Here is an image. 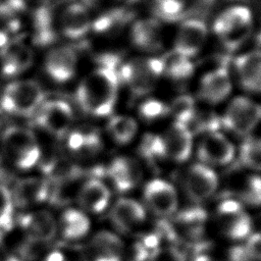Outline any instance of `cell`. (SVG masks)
Returning <instances> with one entry per match:
<instances>
[{
  "mask_svg": "<svg viewBox=\"0 0 261 261\" xmlns=\"http://www.w3.org/2000/svg\"><path fill=\"white\" fill-rule=\"evenodd\" d=\"M240 158L245 166L254 170H261V139H247L241 146Z\"/></svg>",
  "mask_w": 261,
  "mask_h": 261,
  "instance_id": "cell-34",
  "label": "cell"
},
{
  "mask_svg": "<svg viewBox=\"0 0 261 261\" xmlns=\"http://www.w3.org/2000/svg\"><path fill=\"white\" fill-rule=\"evenodd\" d=\"M18 222L32 242H49L57 232V223L53 215L45 210L25 213L18 218Z\"/></svg>",
  "mask_w": 261,
  "mask_h": 261,
  "instance_id": "cell-14",
  "label": "cell"
},
{
  "mask_svg": "<svg viewBox=\"0 0 261 261\" xmlns=\"http://www.w3.org/2000/svg\"><path fill=\"white\" fill-rule=\"evenodd\" d=\"M8 37L5 32L0 31V48L3 49L7 44H8Z\"/></svg>",
  "mask_w": 261,
  "mask_h": 261,
  "instance_id": "cell-46",
  "label": "cell"
},
{
  "mask_svg": "<svg viewBox=\"0 0 261 261\" xmlns=\"http://www.w3.org/2000/svg\"><path fill=\"white\" fill-rule=\"evenodd\" d=\"M134 17V12L127 8H114L100 15L92 24L98 34L112 35L118 33Z\"/></svg>",
  "mask_w": 261,
  "mask_h": 261,
  "instance_id": "cell-27",
  "label": "cell"
},
{
  "mask_svg": "<svg viewBox=\"0 0 261 261\" xmlns=\"http://www.w3.org/2000/svg\"><path fill=\"white\" fill-rule=\"evenodd\" d=\"M137 122L127 115H115L108 122V132L112 139L118 144L130 142L137 133Z\"/></svg>",
  "mask_w": 261,
  "mask_h": 261,
  "instance_id": "cell-32",
  "label": "cell"
},
{
  "mask_svg": "<svg viewBox=\"0 0 261 261\" xmlns=\"http://www.w3.org/2000/svg\"><path fill=\"white\" fill-rule=\"evenodd\" d=\"M100 139L96 130H73L68 133L66 145L75 154H92L100 148Z\"/></svg>",
  "mask_w": 261,
  "mask_h": 261,
  "instance_id": "cell-31",
  "label": "cell"
},
{
  "mask_svg": "<svg viewBox=\"0 0 261 261\" xmlns=\"http://www.w3.org/2000/svg\"><path fill=\"white\" fill-rule=\"evenodd\" d=\"M133 45L143 51L155 52L162 47L161 24L155 17L142 18L136 21L130 29Z\"/></svg>",
  "mask_w": 261,
  "mask_h": 261,
  "instance_id": "cell-20",
  "label": "cell"
},
{
  "mask_svg": "<svg viewBox=\"0 0 261 261\" xmlns=\"http://www.w3.org/2000/svg\"><path fill=\"white\" fill-rule=\"evenodd\" d=\"M239 197L246 204L251 206L261 205V176L250 175L241 186Z\"/></svg>",
  "mask_w": 261,
  "mask_h": 261,
  "instance_id": "cell-36",
  "label": "cell"
},
{
  "mask_svg": "<svg viewBox=\"0 0 261 261\" xmlns=\"http://www.w3.org/2000/svg\"><path fill=\"white\" fill-rule=\"evenodd\" d=\"M153 261H186L184 255L174 247H166L154 252Z\"/></svg>",
  "mask_w": 261,
  "mask_h": 261,
  "instance_id": "cell-41",
  "label": "cell"
},
{
  "mask_svg": "<svg viewBox=\"0 0 261 261\" xmlns=\"http://www.w3.org/2000/svg\"><path fill=\"white\" fill-rule=\"evenodd\" d=\"M2 72L4 75H16L28 69L33 62L32 50L19 41L9 42L2 49Z\"/></svg>",
  "mask_w": 261,
  "mask_h": 261,
  "instance_id": "cell-24",
  "label": "cell"
},
{
  "mask_svg": "<svg viewBox=\"0 0 261 261\" xmlns=\"http://www.w3.org/2000/svg\"><path fill=\"white\" fill-rule=\"evenodd\" d=\"M50 185L47 179L27 177L18 180L11 194L13 204L18 207H29L49 199Z\"/></svg>",
  "mask_w": 261,
  "mask_h": 261,
  "instance_id": "cell-19",
  "label": "cell"
},
{
  "mask_svg": "<svg viewBox=\"0 0 261 261\" xmlns=\"http://www.w3.org/2000/svg\"><path fill=\"white\" fill-rule=\"evenodd\" d=\"M4 156L19 169L34 167L41 157V150L35 135L21 126H9L1 136Z\"/></svg>",
  "mask_w": 261,
  "mask_h": 261,
  "instance_id": "cell-4",
  "label": "cell"
},
{
  "mask_svg": "<svg viewBox=\"0 0 261 261\" xmlns=\"http://www.w3.org/2000/svg\"><path fill=\"white\" fill-rule=\"evenodd\" d=\"M25 8L23 0H5L0 4V17L15 20V16Z\"/></svg>",
  "mask_w": 261,
  "mask_h": 261,
  "instance_id": "cell-40",
  "label": "cell"
},
{
  "mask_svg": "<svg viewBox=\"0 0 261 261\" xmlns=\"http://www.w3.org/2000/svg\"><path fill=\"white\" fill-rule=\"evenodd\" d=\"M72 117V109L67 102L50 100L40 106L36 121L51 135L62 138L68 133Z\"/></svg>",
  "mask_w": 261,
  "mask_h": 261,
  "instance_id": "cell-7",
  "label": "cell"
},
{
  "mask_svg": "<svg viewBox=\"0 0 261 261\" xmlns=\"http://www.w3.org/2000/svg\"><path fill=\"white\" fill-rule=\"evenodd\" d=\"M144 198L149 208L160 216L170 215L177 208L175 189L163 179L150 180L145 187Z\"/></svg>",
  "mask_w": 261,
  "mask_h": 261,
  "instance_id": "cell-11",
  "label": "cell"
},
{
  "mask_svg": "<svg viewBox=\"0 0 261 261\" xmlns=\"http://www.w3.org/2000/svg\"><path fill=\"white\" fill-rule=\"evenodd\" d=\"M124 246L120 239L109 232L96 233L87 246L86 261H121Z\"/></svg>",
  "mask_w": 261,
  "mask_h": 261,
  "instance_id": "cell-16",
  "label": "cell"
},
{
  "mask_svg": "<svg viewBox=\"0 0 261 261\" xmlns=\"http://www.w3.org/2000/svg\"><path fill=\"white\" fill-rule=\"evenodd\" d=\"M44 261H67V259L65 258V256H64L62 253L55 251V252L50 253V254L45 258Z\"/></svg>",
  "mask_w": 261,
  "mask_h": 261,
  "instance_id": "cell-45",
  "label": "cell"
},
{
  "mask_svg": "<svg viewBox=\"0 0 261 261\" xmlns=\"http://www.w3.org/2000/svg\"><path fill=\"white\" fill-rule=\"evenodd\" d=\"M76 61V53L71 47H57L48 53L45 69L53 81L65 83L74 75Z\"/></svg>",
  "mask_w": 261,
  "mask_h": 261,
  "instance_id": "cell-18",
  "label": "cell"
},
{
  "mask_svg": "<svg viewBox=\"0 0 261 261\" xmlns=\"http://www.w3.org/2000/svg\"><path fill=\"white\" fill-rule=\"evenodd\" d=\"M123 255H125L126 261H145L149 255V251L142 243L138 242L129 246L126 251L123 250Z\"/></svg>",
  "mask_w": 261,
  "mask_h": 261,
  "instance_id": "cell-42",
  "label": "cell"
},
{
  "mask_svg": "<svg viewBox=\"0 0 261 261\" xmlns=\"http://www.w3.org/2000/svg\"><path fill=\"white\" fill-rule=\"evenodd\" d=\"M151 10L157 19L174 21L185 16L184 0H150Z\"/></svg>",
  "mask_w": 261,
  "mask_h": 261,
  "instance_id": "cell-33",
  "label": "cell"
},
{
  "mask_svg": "<svg viewBox=\"0 0 261 261\" xmlns=\"http://www.w3.org/2000/svg\"><path fill=\"white\" fill-rule=\"evenodd\" d=\"M234 67L242 88L248 92L261 94V49L237 57Z\"/></svg>",
  "mask_w": 261,
  "mask_h": 261,
  "instance_id": "cell-17",
  "label": "cell"
},
{
  "mask_svg": "<svg viewBox=\"0 0 261 261\" xmlns=\"http://www.w3.org/2000/svg\"><path fill=\"white\" fill-rule=\"evenodd\" d=\"M118 68L119 66L114 64L99 63L98 67L80 84L76 100L84 112L97 117L112 113L120 84Z\"/></svg>",
  "mask_w": 261,
  "mask_h": 261,
  "instance_id": "cell-1",
  "label": "cell"
},
{
  "mask_svg": "<svg viewBox=\"0 0 261 261\" xmlns=\"http://www.w3.org/2000/svg\"><path fill=\"white\" fill-rule=\"evenodd\" d=\"M127 3H136V2H138V1H140V0H125Z\"/></svg>",
  "mask_w": 261,
  "mask_h": 261,
  "instance_id": "cell-49",
  "label": "cell"
},
{
  "mask_svg": "<svg viewBox=\"0 0 261 261\" xmlns=\"http://www.w3.org/2000/svg\"><path fill=\"white\" fill-rule=\"evenodd\" d=\"M110 217L116 227L129 230L145 220L146 213L141 204L132 199L122 198L115 202Z\"/></svg>",
  "mask_w": 261,
  "mask_h": 261,
  "instance_id": "cell-25",
  "label": "cell"
},
{
  "mask_svg": "<svg viewBox=\"0 0 261 261\" xmlns=\"http://www.w3.org/2000/svg\"><path fill=\"white\" fill-rule=\"evenodd\" d=\"M166 156L177 162L186 161L192 151V134L188 127L175 121L162 138Z\"/></svg>",
  "mask_w": 261,
  "mask_h": 261,
  "instance_id": "cell-22",
  "label": "cell"
},
{
  "mask_svg": "<svg viewBox=\"0 0 261 261\" xmlns=\"http://www.w3.org/2000/svg\"><path fill=\"white\" fill-rule=\"evenodd\" d=\"M54 8L44 5L35 14V41L39 45H47L56 39Z\"/></svg>",
  "mask_w": 261,
  "mask_h": 261,
  "instance_id": "cell-30",
  "label": "cell"
},
{
  "mask_svg": "<svg viewBox=\"0 0 261 261\" xmlns=\"http://www.w3.org/2000/svg\"><path fill=\"white\" fill-rule=\"evenodd\" d=\"M252 28V13L243 5L226 8L213 22L214 33L228 52L237 50L250 38Z\"/></svg>",
  "mask_w": 261,
  "mask_h": 261,
  "instance_id": "cell-2",
  "label": "cell"
},
{
  "mask_svg": "<svg viewBox=\"0 0 261 261\" xmlns=\"http://www.w3.org/2000/svg\"><path fill=\"white\" fill-rule=\"evenodd\" d=\"M260 119L261 106L247 97L238 96L229 102L221 124L238 135H246L255 128Z\"/></svg>",
  "mask_w": 261,
  "mask_h": 261,
  "instance_id": "cell-6",
  "label": "cell"
},
{
  "mask_svg": "<svg viewBox=\"0 0 261 261\" xmlns=\"http://www.w3.org/2000/svg\"><path fill=\"white\" fill-rule=\"evenodd\" d=\"M208 35L206 22L197 17L185 18L176 33L173 50L187 58L196 56Z\"/></svg>",
  "mask_w": 261,
  "mask_h": 261,
  "instance_id": "cell-8",
  "label": "cell"
},
{
  "mask_svg": "<svg viewBox=\"0 0 261 261\" xmlns=\"http://www.w3.org/2000/svg\"><path fill=\"white\" fill-rule=\"evenodd\" d=\"M169 113L175 118V121L186 124L194 116L196 110L195 100L190 95H179L168 106Z\"/></svg>",
  "mask_w": 261,
  "mask_h": 261,
  "instance_id": "cell-35",
  "label": "cell"
},
{
  "mask_svg": "<svg viewBox=\"0 0 261 261\" xmlns=\"http://www.w3.org/2000/svg\"><path fill=\"white\" fill-rule=\"evenodd\" d=\"M45 93L40 85L31 80L9 84L0 99L1 108L10 114L31 116L43 104Z\"/></svg>",
  "mask_w": 261,
  "mask_h": 261,
  "instance_id": "cell-5",
  "label": "cell"
},
{
  "mask_svg": "<svg viewBox=\"0 0 261 261\" xmlns=\"http://www.w3.org/2000/svg\"><path fill=\"white\" fill-rule=\"evenodd\" d=\"M140 115L146 120H155L169 113L168 105L158 99H146L139 106Z\"/></svg>",
  "mask_w": 261,
  "mask_h": 261,
  "instance_id": "cell-38",
  "label": "cell"
},
{
  "mask_svg": "<svg viewBox=\"0 0 261 261\" xmlns=\"http://www.w3.org/2000/svg\"><path fill=\"white\" fill-rule=\"evenodd\" d=\"M217 215L224 234L229 239L240 240L249 236L252 222L238 201L228 199L221 202L218 205Z\"/></svg>",
  "mask_w": 261,
  "mask_h": 261,
  "instance_id": "cell-9",
  "label": "cell"
},
{
  "mask_svg": "<svg viewBox=\"0 0 261 261\" xmlns=\"http://www.w3.org/2000/svg\"><path fill=\"white\" fill-rule=\"evenodd\" d=\"M141 152L145 157L149 159H161L166 157L162 138L154 135H147L144 137L141 146Z\"/></svg>",
  "mask_w": 261,
  "mask_h": 261,
  "instance_id": "cell-39",
  "label": "cell"
},
{
  "mask_svg": "<svg viewBox=\"0 0 261 261\" xmlns=\"http://www.w3.org/2000/svg\"><path fill=\"white\" fill-rule=\"evenodd\" d=\"M217 182V176L210 167L196 163L188 170L186 190L193 201L203 202L215 192Z\"/></svg>",
  "mask_w": 261,
  "mask_h": 261,
  "instance_id": "cell-12",
  "label": "cell"
},
{
  "mask_svg": "<svg viewBox=\"0 0 261 261\" xmlns=\"http://www.w3.org/2000/svg\"><path fill=\"white\" fill-rule=\"evenodd\" d=\"M109 200L110 192L108 188L96 178L86 181L77 193L80 205L92 213L102 212L107 207Z\"/></svg>",
  "mask_w": 261,
  "mask_h": 261,
  "instance_id": "cell-26",
  "label": "cell"
},
{
  "mask_svg": "<svg viewBox=\"0 0 261 261\" xmlns=\"http://www.w3.org/2000/svg\"><path fill=\"white\" fill-rule=\"evenodd\" d=\"M254 2L257 5V7L259 8V10H261V0H254Z\"/></svg>",
  "mask_w": 261,
  "mask_h": 261,
  "instance_id": "cell-48",
  "label": "cell"
},
{
  "mask_svg": "<svg viewBox=\"0 0 261 261\" xmlns=\"http://www.w3.org/2000/svg\"><path fill=\"white\" fill-rule=\"evenodd\" d=\"M13 205L11 193L0 184V232L9 230L13 224Z\"/></svg>",
  "mask_w": 261,
  "mask_h": 261,
  "instance_id": "cell-37",
  "label": "cell"
},
{
  "mask_svg": "<svg viewBox=\"0 0 261 261\" xmlns=\"http://www.w3.org/2000/svg\"><path fill=\"white\" fill-rule=\"evenodd\" d=\"M90 229L88 216L80 210L67 209L60 218V230L67 240H77L87 234Z\"/></svg>",
  "mask_w": 261,
  "mask_h": 261,
  "instance_id": "cell-29",
  "label": "cell"
},
{
  "mask_svg": "<svg viewBox=\"0 0 261 261\" xmlns=\"http://www.w3.org/2000/svg\"><path fill=\"white\" fill-rule=\"evenodd\" d=\"M244 249L251 255L261 259V233L251 234L246 243Z\"/></svg>",
  "mask_w": 261,
  "mask_h": 261,
  "instance_id": "cell-43",
  "label": "cell"
},
{
  "mask_svg": "<svg viewBox=\"0 0 261 261\" xmlns=\"http://www.w3.org/2000/svg\"><path fill=\"white\" fill-rule=\"evenodd\" d=\"M234 155L232 144L220 133L213 132L204 136L198 147L199 158L212 165H225Z\"/></svg>",
  "mask_w": 261,
  "mask_h": 261,
  "instance_id": "cell-13",
  "label": "cell"
},
{
  "mask_svg": "<svg viewBox=\"0 0 261 261\" xmlns=\"http://www.w3.org/2000/svg\"><path fill=\"white\" fill-rule=\"evenodd\" d=\"M230 261H261L260 258H257L249 254L244 247H234L229 252Z\"/></svg>",
  "mask_w": 261,
  "mask_h": 261,
  "instance_id": "cell-44",
  "label": "cell"
},
{
  "mask_svg": "<svg viewBox=\"0 0 261 261\" xmlns=\"http://www.w3.org/2000/svg\"><path fill=\"white\" fill-rule=\"evenodd\" d=\"M206 213L201 208H190L179 212L172 223L165 226L171 238L195 241L201 237L204 229Z\"/></svg>",
  "mask_w": 261,
  "mask_h": 261,
  "instance_id": "cell-15",
  "label": "cell"
},
{
  "mask_svg": "<svg viewBox=\"0 0 261 261\" xmlns=\"http://www.w3.org/2000/svg\"><path fill=\"white\" fill-rule=\"evenodd\" d=\"M108 175L117 191L125 192L138 185L142 176V171L135 159L118 157L109 165Z\"/></svg>",
  "mask_w": 261,
  "mask_h": 261,
  "instance_id": "cell-21",
  "label": "cell"
},
{
  "mask_svg": "<svg viewBox=\"0 0 261 261\" xmlns=\"http://www.w3.org/2000/svg\"><path fill=\"white\" fill-rule=\"evenodd\" d=\"M231 91V80L228 65L214 67L206 72L199 85V97L210 103L217 104L223 101Z\"/></svg>",
  "mask_w": 261,
  "mask_h": 261,
  "instance_id": "cell-10",
  "label": "cell"
},
{
  "mask_svg": "<svg viewBox=\"0 0 261 261\" xmlns=\"http://www.w3.org/2000/svg\"><path fill=\"white\" fill-rule=\"evenodd\" d=\"M117 73L119 83L126 85L135 97H143L163 74V64L161 57H136L121 63Z\"/></svg>",
  "mask_w": 261,
  "mask_h": 261,
  "instance_id": "cell-3",
  "label": "cell"
},
{
  "mask_svg": "<svg viewBox=\"0 0 261 261\" xmlns=\"http://www.w3.org/2000/svg\"><path fill=\"white\" fill-rule=\"evenodd\" d=\"M194 261H217V260H215V259H213V258H211L207 255H199L195 258Z\"/></svg>",
  "mask_w": 261,
  "mask_h": 261,
  "instance_id": "cell-47",
  "label": "cell"
},
{
  "mask_svg": "<svg viewBox=\"0 0 261 261\" xmlns=\"http://www.w3.org/2000/svg\"><path fill=\"white\" fill-rule=\"evenodd\" d=\"M59 25L62 34L69 39H80L84 37L91 28L87 7L80 3L68 5L61 14Z\"/></svg>",
  "mask_w": 261,
  "mask_h": 261,
  "instance_id": "cell-23",
  "label": "cell"
},
{
  "mask_svg": "<svg viewBox=\"0 0 261 261\" xmlns=\"http://www.w3.org/2000/svg\"><path fill=\"white\" fill-rule=\"evenodd\" d=\"M161 60L163 64V74L174 82L187 81L195 71V65L190 58L182 56L174 50L165 53L161 57Z\"/></svg>",
  "mask_w": 261,
  "mask_h": 261,
  "instance_id": "cell-28",
  "label": "cell"
}]
</instances>
